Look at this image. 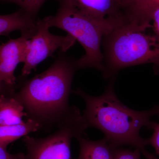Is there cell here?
I'll use <instances>...</instances> for the list:
<instances>
[{"label": "cell", "instance_id": "6", "mask_svg": "<svg viewBox=\"0 0 159 159\" xmlns=\"http://www.w3.org/2000/svg\"><path fill=\"white\" fill-rule=\"evenodd\" d=\"M37 25L36 33L26 42L21 78L29 75L40 63L53 56L58 49L66 52L76 41L69 34L61 36L51 33L49 31V16L38 19Z\"/></svg>", "mask_w": 159, "mask_h": 159}, {"label": "cell", "instance_id": "3", "mask_svg": "<svg viewBox=\"0 0 159 159\" xmlns=\"http://www.w3.org/2000/svg\"><path fill=\"white\" fill-rule=\"evenodd\" d=\"M147 28L131 24L118 26L102 38L103 78H116L119 71L152 64L159 70V39L147 34Z\"/></svg>", "mask_w": 159, "mask_h": 159}, {"label": "cell", "instance_id": "14", "mask_svg": "<svg viewBox=\"0 0 159 159\" xmlns=\"http://www.w3.org/2000/svg\"><path fill=\"white\" fill-rule=\"evenodd\" d=\"M3 3H12L19 6L21 9L28 11L37 17L42 6L46 0H1Z\"/></svg>", "mask_w": 159, "mask_h": 159}, {"label": "cell", "instance_id": "18", "mask_svg": "<svg viewBox=\"0 0 159 159\" xmlns=\"http://www.w3.org/2000/svg\"><path fill=\"white\" fill-rule=\"evenodd\" d=\"M154 34L159 39V6L154 10L152 16Z\"/></svg>", "mask_w": 159, "mask_h": 159}, {"label": "cell", "instance_id": "19", "mask_svg": "<svg viewBox=\"0 0 159 159\" xmlns=\"http://www.w3.org/2000/svg\"><path fill=\"white\" fill-rule=\"evenodd\" d=\"M119 1L121 3V4H122V6H123V9H124V8H125L126 5L129 3L130 0H119Z\"/></svg>", "mask_w": 159, "mask_h": 159}, {"label": "cell", "instance_id": "11", "mask_svg": "<svg viewBox=\"0 0 159 159\" xmlns=\"http://www.w3.org/2000/svg\"><path fill=\"white\" fill-rule=\"evenodd\" d=\"M79 143L80 152L77 159H114L113 148L104 138L91 141L82 135L76 137Z\"/></svg>", "mask_w": 159, "mask_h": 159}, {"label": "cell", "instance_id": "15", "mask_svg": "<svg viewBox=\"0 0 159 159\" xmlns=\"http://www.w3.org/2000/svg\"><path fill=\"white\" fill-rule=\"evenodd\" d=\"M114 159H141V153L139 149L135 148L134 151L130 149L114 148Z\"/></svg>", "mask_w": 159, "mask_h": 159}, {"label": "cell", "instance_id": "13", "mask_svg": "<svg viewBox=\"0 0 159 159\" xmlns=\"http://www.w3.org/2000/svg\"><path fill=\"white\" fill-rule=\"evenodd\" d=\"M159 6V0H136L132 3L133 14L142 21H150L154 9Z\"/></svg>", "mask_w": 159, "mask_h": 159}, {"label": "cell", "instance_id": "17", "mask_svg": "<svg viewBox=\"0 0 159 159\" xmlns=\"http://www.w3.org/2000/svg\"><path fill=\"white\" fill-rule=\"evenodd\" d=\"M0 159H26V155L20 152L12 154L7 150V146L0 145Z\"/></svg>", "mask_w": 159, "mask_h": 159}, {"label": "cell", "instance_id": "8", "mask_svg": "<svg viewBox=\"0 0 159 159\" xmlns=\"http://www.w3.org/2000/svg\"><path fill=\"white\" fill-rule=\"evenodd\" d=\"M21 35L10 39L0 46V92L1 94H13L16 89V78L14 72L18 65L23 63L24 51L27 40Z\"/></svg>", "mask_w": 159, "mask_h": 159}, {"label": "cell", "instance_id": "12", "mask_svg": "<svg viewBox=\"0 0 159 159\" xmlns=\"http://www.w3.org/2000/svg\"><path fill=\"white\" fill-rule=\"evenodd\" d=\"M41 129L42 126L39 122L30 119L20 124L0 125V145L7 147L20 138Z\"/></svg>", "mask_w": 159, "mask_h": 159}, {"label": "cell", "instance_id": "16", "mask_svg": "<svg viewBox=\"0 0 159 159\" xmlns=\"http://www.w3.org/2000/svg\"><path fill=\"white\" fill-rule=\"evenodd\" d=\"M152 129V135L148 139H146L147 145L152 146L159 157V122L156 123Z\"/></svg>", "mask_w": 159, "mask_h": 159}, {"label": "cell", "instance_id": "4", "mask_svg": "<svg viewBox=\"0 0 159 159\" xmlns=\"http://www.w3.org/2000/svg\"><path fill=\"white\" fill-rule=\"evenodd\" d=\"M55 15L49 16L50 28L64 30L80 44L85 54L77 59L78 69L95 68L103 71V55L101 46L108 31L100 23L86 16L73 6L59 3Z\"/></svg>", "mask_w": 159, "mask_h": 159}, {"label": "cell", "instance_id": "2", "mask_svg": "<svg viewBox=\"0 0 159 159\" xmlns=\"http://www.w3.org/2000/svg\"><path fill=\"white\" fill-rule=\"evenodd\" d=\"M78 70L77 59L60 51L46 70L18 82L13 95L25 107L27 119L39 122L42 129L57 126L71 110L69 97Z\"/></svg>", "mask_w": 159, "mask_h": 159}, {"label": "cell", "instance_id": "9", "mask_svg": "<svg viewBox=\"0 0 159 159\" xmlns=\"http://www.w3.org/2000/svg\"><path fill=\"white\" fill-rule=\"evenodd\" d=\"M37 17L20 8L13 13L0 16V35L9 37L15 31L29 39L37 31Z\"/></svg>", "mask_w": 159, "mask_h": 159}, {"label": "cell", "instance_id": "10", "mask_svg": "<svg viewBox=\"0 0 159 159\" xmlns=\"http://www.w3.org/2000/svg\"><path fill=\"white\" fill-rule=\"evenodd\" d=\"M13 94H1L0 125L20 124L24 122V117L28 116L24 106Z\"/></svg>", "mask_w": 159, "mask_h": 159}, {"label": "cell", "instance_id": "1", "mask_svg": "<svg viewBox=\"0 0 159 159\" xmlns=\"http://www.w3.org/2000/svg\"><path fill=\"white\" fill-rule=\"evenodd\" d=\"M115 78L104 93L97 97L86 93L80 88L71 93L81 97L85 104L82 113L89 127L98 129L113 148L130 145L141 151L146 159H159L145 149L146 139L140 136L141 129H152L156 122L151 118L159 116V105L148 110L137 111L125 106L117 97L114 90Z\"/></svg>", "mask_w": 159, "mask_h": 159}, {"label": "cell", "instance_id": "5", "mask_svg": "<svg viewBox=\"0 0 159 159\" xmlns=\"http://www.w3.org/2000/svg\"><path fill=\"white\" fill-rule=\"evenodd\" d=\"M57 127L55 132L45 138L24 137L23 141L27 149L26 159H72L71 140L84 134V131L89 128L87 123L79 109L72 106Z\"/></svg>", "mask_w": 159, "mask_h": 159}, {"label": "cell", "instance_id": "7", "mask_svg": "<svg viewBox=\"0 0 159 159\" xmlns=\"http://www.w3.org/2000/svg\"><path fill=\"white\" fill-rule=\"evenodd\" d=\"M73 6L100 23L109 31L125 23L124 9L119 0H56Z\"/></svg>", "mask_w": 159, "mask_h": 159}, {"label": "cell", "instance_id": "20", "mask_svg": "<svg viewBox=\"0 0 159 159\" xmlns=\"http://www.w3.org/2000/svg\"><path fill=\"white\" fill-rule=\"evenodd\" d=\"M135 1V0H130V2H129V3L128 4H127V5H128V4H129V3H130V2H133V1ZM127 5H126V6H127Z\"/></svg>", "mask_w": 159, "mask_h": 159}]
</instances>
